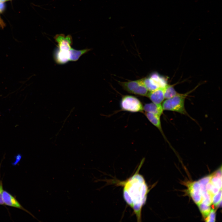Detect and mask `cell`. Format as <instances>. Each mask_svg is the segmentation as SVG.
Returning a JSON list of instances; mask_svg holds the SVG:
<instances>
[{
	"mask_svg": "<svg viewBox=\"0 0 222 222\" xmlns=\"http://www.w3.org/2000/svg\"><path fill=\"white\" fill-rule=\"evenodd\" d=\"M121 110L132 113L142 112L143 111L141 101L137 97L131 95H125L120 102Z\"/></svg>",
	"mask_w": 222,
	"mask_h": 222,
	"instance_id": "obj_3",
	"label": "cell"
},
{
	"mask_svg": "<svg viewBox=\"0 0 222 222\" xmlns=\"http://www.w3.org/2000/svg\"><path fill=\"white\" fill-rule=\"evenodd\" d=\"M164 88H159L153 91H150L148 93L147 96L152 102L156 104L161 105L165 99Z\"/></svg>",
	"mask_w": 222,
	"mask_h": 222,
	"instance_id": "obj_8",
	"label": "cell"
},
{
	"mask_svg": "<svg viewBox=\"0 0 222 222\" xmlns=\"http://www.w3.org/2000/svg\"><path fill=\"white\" fill-rule=\"evenodd\" d=\"M222 190L220 189L219 191L212 197V202L215 205H217L221 202Z\"/></svg>",
	"mask_w": 222,
	"mask_h": 222,
	"instance_id": "obj_17",
	"label": "cell"
},
{
	"mask_svg": "<svg viewBox=\"0 0 222 222\" xmlns=\"http://www.w3.org/2000/svg\"><path fill=\"white\" fill-rule=\"evenodd\" d=\"M123 88L128 92L137 95L147 96L148 90L144 85L142 79L127 82H120Z\"/></svg>",
	"mask_w": 222,
	"mask_h": 222,
	"instance_id": "obj_4",
	"label": "cell"
},
{
	"mask_svg": "<svg viewBox=\"0 0 222 222\" xmlns=\"http://www.w3.org/2000/svg\"><path fill=\"white\" fill-rule=\"evenodd\" d=\"M90 50L89 49H85L78 50L71 48L69 51V60L73 61L77 60L81 56L88 52Z\"/></svg>",
	"mask_w": 222,
	"mask_h": 222,
	"instance_id": "obj_13",
	"label": "cell"
},
{
	"mask_svg": "<svg viewBox=\"0 0 222 222\" xmlns=\"http://www.w3.org/2000/svg\"><path fill=\"white\" fill-rule=\"evenodd\" d=\"M3 191L2 183L0 179V204L1 205H3L4 204L2 199Z\"/></svg>",
	"mask_w": 222,
	"mask_h": 222,
	"instance_id": "obj_19",
	"label": "cell"
},
{
	"mask_svg": "<svg viewBox=\"0 0 222 222\" xmlns=\"http://www.w3.org/2000/svg\"><path fill=\"white\" fill-rule=\"evenodd\" d=\"M57 43L59 49L62 51H68L71 48L72 40V36L68 35L66 36L64 34L56 35L54 37Z\"/></svg>",
	"mask_w": 222,
	"mask_h": 222,
	"instance_id": "obj_6",
	"label": "cell"
},
{
	"mask_svg": "<svg viewBox=\"0 0 222 222\" xmlns=\"http://www.w3.org/2000/svg\"><path fill=\"white\" fill-rule=\"evenodd\" d=\"M206 189L212 197L220 189L213 185L210 181L206 186Z\"/></svg>",
	"mask_w": 222,
	"mask_h": 222,
	"instance_id": "obj_15",
	"label": "cell"
},
{
	"mask_svg": "<svg viewBox=\"0 0 222 222\" xmlns=\"http://www.w3.org/2000/svg\"><path fill=\"white\" fill-rule=\"evenodd\" d=\"M7 0H0V2H4Z\"/></svg>",
	"mask_w": 222,
	"mask_h": 222,
	"instance_id": "obj_23",
	"label": "cell"
},
{
	"mask_svg": "<svg viewBox=\"0 0 222 222\" xmlns=\"http://www.w3.org/2000/svg\"><path fill=\"white\" fill-rule=\"evenodd\" d=\"M2 199L4 204L6 205L21 209L30 213L21 205L14 197L6 191H4L3 192Z\"/></svg>",
	"mask_w": 222,
	"mask_h": 222,
	"instance_id": "obj_9",
	"label": "cell"
},
{
	"mask_svg": "<svg viewBox=\"0 0 222 222\" xmlns=\"http://www.w3.org/2000/svg\"><path fill=\"white\" fill-rule=\"evenodd\" d=\"M21 157V156L20 154H18L16 156V160L15 163H17L20 160Z\"/></svg>",
	"mask_w": 222,
	"mask_h": 222,
	"instance_id": "obj_21",
	"label": "cell"
},
{
	"mask_svg": "<svg viewBox=\"0 0 222 222\" xmlns=\"http://www.w3.org/2000/svg\"><path fill=\"white\" fill-rule=\"evenodd\" d=\"M5 8V4L3 2H0V12H2L3 11Z\"/></svg>",
	"mask_w": 222,
	"mask_h": 222,
	"instance_id": "obj_20",
	"label": "cell"
},
{
	"mask_svg": "<svg viewBox=\"0 0 222 222\" xmlns=\"http://www.w3.org/2000/svg\"><path fill=\"white\" fill-rule=\"evenodd\" d=\"M142 79L144 85L150 92L164 88L167 84L165 79L156 73Z\"/></svg>",
	"mask_w": 222,
	"mask_h": 222,
	"instance_id": "obj_5",
	"label": "cell"
},
{
	"mask_svg": "<svg viewBox=\"0 0 222 222\" xmlns=\"http://www.w3.org/2000/svg\"><path fill=\"white\" fill-rule=\"evenodd\" d=\"M143 109L145 112L153 113L160 117L163 111L161 104H156L153 102L145 104L143 106Z\"/></svg>",
	"mask_w": 222,
	"mask_h": 222,
	"instance_id": "obj_11",
	"label": "cell"
},
{
	"mask_svg": "<svg viewBox=\"0 0 222 222\" xmlns=\"http://www.w3.org/2000/svg\"><path fill=\"white\" fill-rule=\"evenodd\" d=\"M164 93L166 99L172 98L179 94L172 86L168 84L164 88Z\"/></svg>",
	"mask_w": 222,
	"mask_h": 222,
	"instance_id": "obj_14",
	"label": "cell"
},
{
	"mask_svg": "<svg viewBox=\"0 0 222 222\" xmlns=\"http://www.w3.org/2000/svg\"><path fill=\"white\" fill-rule=\"evenodd\" d=\"M198 205L203 216L205 217H206L211 210L210 206L202 203H200Z\"/></svg>",
	"mask_w": 222,
	"mask_h": 222,
	"instance_id": "obj_16",
	"label": "cell"
},
{
	"mask_svg": "<svg viewBox=\"0 0 222 222\" xmlns=\"http://www.w3.org/2000/svg\"><path fill=\"white\" fill-rule=\"evenodd\" d=\"M216 213L214 210H211L209 214L206 218V221L207 222H214L215 220Z\"/></svg>",
	"mask_w": 222,
	"mask_h": 222,
	"instance_id": "obj_18",
	"label": "cell"
},
{
	"mask_svg": "<svg viewBox=\"0 0 222 222\" xmlns=\"http://www.w3.org/2000/svg\"><path fill=\"white\" fill-rule=\"evenodd\" d=\"M5 26V24L3 20L0 17V27L2 28H3Z\"/></svg>",
	"mask_w": 222,
	"mask_h": 222,
	"instance_id": "obj_22",
	"label": "cell"
},
{
	"mask_svg": "<svg viewBox=\"0 0 222 222\" xmlns=\"http://www.w3.org/2000/svg\"><path fill=\"white\" fill-rule=\"evenodd\" d=\"M145 114L148 120L159 130L166 141L168 142L170 145H171L166 137L162 129L160 117L149 113L145 112Z\"/></svg>",
	"mask_w": 222,
	"mask_h": 222,
	"instance_id": "obj_10",
	"label": "cell"
},
{
	"mask_svg": "<svg viewBox=\"0 0 222 222\" xmlns=\"http://www.w3.org/2000/svg\"><path fill=\"white\" fill-rule=\"evenodd\" d=\"M186 95L179 93L174 97L166 99L162 105L163 111L175 112L189 116L185 107V100Z\"/></svg>",
	"mask_w": 222,
	"mask_h": 222,
	"instance_id": "obj_2",
	"label": "cell"
},
{
	"mask_svg": "<svg viewBox=\"0 0 222 222\" xmlns=\"http://www.w3.org/2000/svg\"><path fill=\"white\" fill-rule=\"evenodd\" d=\"M69 51H62L59 49L57 50L54 56L56 62L59 64H64L68 62L69 60Z\"/></svg>",
	"mask_w": 222,
	"mask_h": 222,
	"instance_id": "obj_12",
	"label": "cell"
},
{
	"mask_svg": "<svg viewBox=\"0 0 222 222\" xmlns=\"http://www.w3.org/2000/svg\"><path fill=\"white\" fill-rule=\"evenodd\" d=\"M144 160L145 158L142 159L132 175L117 184L122 186L124 199L133 210L138 222L142 221V211L150 190L144 177L139 173Z\"/></svg>",
	"mask_w": 222,
	"mask_h": 222,
	"instance_id": "obj_1",
	"label": "cell"
},
{
	"mask_svg": "<svg viewBox=\"0 0 222 222\" xmlns=\"http://www.w3.org/2000/svg\"></svg>",
	"mask_w": 222,
	"mask_h": 222,
	"instance_id": "obj_24",
	"label": "cell"
},
{
	"mask_svg": "<svg viewBox=\"0 0 222 222\" xmlns=\"http://www.w3.org/2000/svg\"><path fill=\"white\" fill-rule=\"evenodd\" d=\"M189 193L194 202L197 205L201 203L202 197L199 183L195 181L191 183L189 187Z\"/></svg>",
	"mask_w": 222,
	"mask_h": 222,
	"instance_id": "obj_7",
	"label": "cell"
}]
</instances>
